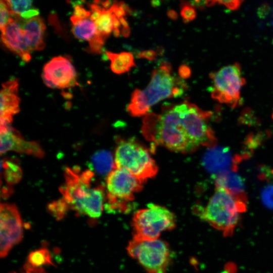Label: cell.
<instances>
[{
  "label": "cell",
  "instance_id": "1",
  "mask_svg": "<svg viewBox=\"0 0 273 273\" xmlns=\"http://www.w3.org/2000/svg\"><path fill=\"white\" fill-rule=\"evenodd\" d=\"M212 115L211 111L188 101L166 104L160 113L145 115L142 132L158 146L177 153H190L202 146H215L217 140L209 123Z\"/></svg>",
  "mask_w": 273,
  "mask_h": 273
},
{
  "label": "cell",
  "instance_id": "2",
  "mask_svg": "<svg viewBox=\"0 0 273 273\" xmlns=\"http://www.w3.org/2000/svg\"><path fill=\"white\" fill-rule=\"evenodd\" d=\"M94 173L88 169L66 168L65 183L60 188L63 199L69 208L93 218L101 216L105 193L102 186H93Z\"/></svg>",
  "mask_w": 273,
  "mask_h": 273
},
{
  "label": "cell",
  "instance_id": "3",
  "mask_svg": "<svg viewBox=\"0 0 273 273\" xmlns=\"http://www.w3.org/2000/svg\"><path fill=\"white\" fill-rule=\"evenodd\" d=\"M186 87L185 82L172 75L170 63L163 61L152 72L147 87L133 92L127 111L134 117L145 115L161 100L182 95Z\"/></svg>",
  "mask_w": 273,
  "mask_h": 273
},
{
  "label": "cell",
  "instance_id": "4",
  "mask_svg": "<svg viewBox=\"0 0 273 273\" xmlns=\"http://www.w3.org/2000/svg\"><path fill=\"white\" fill-rule=\"evenodd\" d=\"M195 209V212L202 220L221 231L226 236L234 232L240 213L247 210L228 192L219 187H215V192L206 206Z\"/></svg>",
  "mask_w": 273,
  "mask_h": 273
},
{
  "label": "cell",
  "instance_id": "5",
  "mask_svg": "<svg viewBox=\"0 0 273 273\" xmlns=\"http://www.w3.org/2000/svg\"><path fill=\"white\" fill-rule=\"evenodd\" d=\"M114 158L115 168L124 169L143 181L158 172L149 151L133 138L118 140Z\"/></svg>",
  "mask_w": 273,
  "mask_h": 273
},
{
  "label": "cell",
  "instance_id": "6",
  "mask_svg": "<svg viewBox=\"0 0 273 273\" xmlns=\"http://www.w3.org/2000/svg\"><path fill=\"white\" fill-rule=\"evenodd\" d=\"M176 224L174 214L166 207L150 203L133 215V239L152 240L159 239L161 233L173 229Z\"/></svg>",
  "mask_w": 273,
  "mask_h": 273
},
{
  "label": "cell",
  "instance_id": "7",
  "mask_svg": "<svg viewBox=\"0 0 273 273\" xmlns=\"http://www.w3.org/2000/svg\"><path fill=\"white\" fill-rule=\"evenodd\" d=\"M143 182L124 169L114 168L106 178V209L120 212L129 210V204L135 194L142 190Z\"/></svg>",
  "mask_w": 273,
  "mask_h": 273
},
{
  "label": "cell",
  "instance_id": "8",
  "mask_svg": "<svg viewBox=\"0 0 273 273\" xmlns=\"http://www.w3.org/2000/svg\"><path fill=\"white\" fill-rule=\"evenodd\" d=\"M210 77L212 83L210 89L212 99L232 108L241 104V92L246 80L239 63L221 67L211 72Z\"/></svg>",
  "mask_w": 273,
  "mask_h": 273
},
{
  "label": "cell",
  "instance_id": "9",
  "mask_svg": "<svg viewBox=\"0 0 273 273\" xmlns=\"http://www.w3.org/2000/svg\"><path fill=\"white\" fill-rule=\"evenodd\" d=\"M126 250L147 273H166L171 258L168 244L159 239L140 240L132 238Z\"/></svg>",
  "mask_w": 273,
  "mask_h": 273
},
{
  "label": "cell",
  "instance_id": "10",
  "mask_svg": "<svg viewBox=\"0 0 273 273\" xmlns=\"http://www.w3.org/2000/svg\"><path fill=\"white\" fill-rule=\"evenodd\" d=\"M0 229V254L1 257L4 258L23 238V223L15 205L1 204Z\"/></svg>",
  "mask_w": 273,
  "mask_h": 273
},
{
  "label": "cell",
  "instance_id": "11",
  "mask_svg": "<svg viewBox=\"0 0 273 273\" xmlns=\"http://www.w3.org/2000/svg\"><path fill=\"white\" fill-rule=\"evenodd\" d=\"M42 78L48 87L65 88L78 85L77 73L70 60L64 56L53 58L47 63L42 72Z\"/></svg>",
  "mask_w": 273,
  "mask_h": 273
},
{
  "label": "cell",
  "instance_id": "12",
  "mask_svg": "<svg viewBox=\"0 0 273 273\" xmlns=\"http://www.w3.org/2000/svg\"><path fill=\"white\" fill-rule=\"evenodd\" d=\"M22 20L20 16L14 14L12 20L1 31V38L5 47L23 61L28 62L31 59V50L22 27Z\"/></svg>",
  "mask_w": 273,
  "mask_h": 273
},
{
  "label": "cell",
  "instance_id": "13",
  "mask_svg": "<svg viewBox=\"0 0 273 273\" xmlns=\"http://www.w3.org/2000/svg\"><path fill=\"white\" fill-rule=\"evenodd\" d=\"M10 151L37 157L44 155L43 151L38 143L26 141L10 125H1V153Z\"/></svg>",
  "mask_w": 273,
  "mask_h": 273
},
{
  "label": "cell",
  "instance_id": "14",
  "mask_svg": "<svg viewBox=\"0 0 273 273\" xmlns=\"http://www.w3.org/2000/svg\"><path fill=\"white\" fill-rule=\"evenodd\" d=\"M70 20L74 36L79 40L88 42V52L100 54L106 39L99 34L90 16L79 17L72 15Z\"/></svg>",
  "mask_w": 273,
  "mask_h": 273
},
{
  "label": "cell",
  "instance_id": "15",
  "mask_svg": "<svg viewBox=\"0 0 273 273\" xmlns=\"http://www.w3.org/2000/svg\"><path fill=\"white\" fill-rule=\"evenodd\" d=\"M18 81L11 79L2 84L1 91V125H10L13 116L20 111Z\"/></svg>",
  "mask_w": 273,
  "mask_h": 273
},
{
  "label": "cell",
  "instance_id": "16",
  "mask_svg": "<svg viewBox=\"0 0 273 273\" xmlns=\"http://www.w3.org/2000/svg\"><path fill=\"white\" fill-rule=\"evenodd\" d=\"M203 158V164L210 172L218 173L229 169L237 170L238 164L242 160L241 156L233 157L226 148L211 147Z\"/></svg>",
  "mask_w": 273,
  "mask_h": 273
},
{
  "label": "cell",
  "instance_id": "17",
  "mask_svg": "<svg viewBox=\"0 0 273 273\" xmlns=\"http://www.w3.org/2000/svg\"><path fill=\"white\" fill-rule=\"evenodd\" d=\"M237 170L223 171L215 175V187L223 188L228 192L235 200L247 209V197L244 184Z\"/></svg>",
  "mask_w": 273,
  "mask_h": 273
},
{
  "label": "cell",
  "instance_id": "18",
  "mask_svg": "<svg viewBox=\"0 0 273 273\" xmlns=\"http://www.w3.org/2000/svg\"><path fill=\"white\" fill-rule=\"evenodd\" d=\"M22 27L28 45L32 51H40L45 47L44 35L46 25L38 15L28 19H23Z\"/></svg>",
  "mask_w": 273,
  "mask_h": 273
},
{
  "label": "cell",
  "instance_id": "19",
  "mask_svg": "<svg viewBox=\"0 0 273 273\" xmlns=\"http://www.w3.org/2000/svg\"><path fill=\"white\" fill-rule=\"evenodd\" d=\"M105 52L111 61V69L116 74H120L128 72L135 66L133 56L129 52L115 53L107 51Z\"/></svg>",
  "mask_w": 273,
  "mask_h": 273
},
{
  "label": "cell",
  "instance_id": "20",
  "mask_svg": "<svg viewBox=\"0 0 273 273\" xmlns=\"http://www.w3.org/2000/svg\"><path fill=\"white\" fill-rule=\"evenodd\" d=\"M91 161L93 169L100 174H108L115 168L114 158L110 152L105 150L95 153Z\"/></svg>",
  "mask_w": 273,
  "mask_h": 273
},
{
  "label": "cell",
  "instance_id": "21",
  "mask_svg": "<svg viewBox=\"0 0 273 273\" xmlns=\"http://www.w3.org/2000/svg\"><path fill=\"white\" fill-rule=\"evenodd\" d=\"M52 261L49 250L41 248L30 252L26 263L34 267H42L43 265H54Z\"/></svg>",
  "mask_w": 273,
  "mask_h": 273
},
{
  "label": "cell",
  "instance_id": "22",
  "mask_svg": "<svg viewBox=\"0 0 273 273\" xmlns=\"http://www.w3.org/2000/svg\"><path fill=\"white\" fill-rule=\"evenodd\" d=\"M2 166L4 178L8 184H15L20 180L22 171L17 164L10 161H4L2 162Z\"/></svg>",
  "mask_w": 273,
  "mask_h": 273
},
{
  "label": "cell",
  "instance_id": "23",
  "mask_svg": "<svg viewBox=\"0 0 273 273\" xmlns=\"http://www.w3.org/2000/svg\"><path fill=\"white\" fill-rule=\"evenodd\" d=\"M7 1L13 13L20 16L33 9L32 7L33 0H7Z\"/></svg>",
  "mask_w": 273,
  "mask_h": 273
},
{
  "label": "cell",
  "instance_id": "24",
  "mask_svg": "<svg viewBox=\"0 0 273 273\" xmlns=\"http://www.w3.org/2000/svg\"><path fill=\"white\" fill-rule=\"evenodd\" d=\"M0 28L2 31L10 23L15 14L12 11L7 0H1Z\"/></svg>",
  "mask_w": 273,
  "mask_h": 273
},
{
  "label": "cell",
  "instance_id": "25",
  "mask_svg": "<svg viewBox=\"0 0 273 273\" xmlns=\"http://www.w3.org/2000/svg\"><path fill=\"white\" fill-rule=\"evenodd\" d=\"M68 208L67 204L63 199L55 201L49 206V210L57 219H60L64 216Z\"/></svg>",
  "mask_w": 273,
  "mask_h": 273
},
{
  "label": "cell",
  "instance_id": "26",
  "mask_svg": "<svg viewBox=\"0 0 273 273\" xmlns=\"http://www.w3.org/2000/svg\"><path fill=\"white\" fill-rule=\"evenodd\" d=\"M244 0H206L208 6H212L216 3L222 5L232 10H237Z\"/></svg>",
  "mask_w": 273,
  "mask_h": 273
},
{
  "label": "cell",
  "instance_id": "27",
  "mask_svg": "<svg viewBox=\"0 0 273 273\" xmlns=\"http://www.w3.org/2000/svg\"><path fill=\"white\" fill-rule=\"evenodd\" d=\"M261 199L267 207L273 209V185L264 188L261 193Z\"/></svg>",
  "mask_w": 273,
  "mask_h": 273
},
{
  "label": "cell",
  "instance_id": "28",
  "mask_svg": "<svg viewBox=\"0 0 273 273\" xmlns=\"http://www.w3.org/2000/svg\"><path fill=\"white\" fill-rule=\"evenodd\" d=\"M181 15L185 21L188 22L195 18L196 13L193 7L186 5L182 7Z\"/></svg>",
  "mask_w": 273,
  "mask_h": 273
},
{
  "label": "cell",
  "instance_id": "29",
  "mask_svg": "<svg viewBox=\"0 0 273 273\" xmlns=\"http://www.w3.org/2000/svg\"><path fill=\"white\" fill-rule=\"evenodd\" d=\"M10 273H47L42 267H34L27 263L24 266V271L21 272L12 271Z\"/></svg>",
  "mask_w": 273,
  "mask_h": 273
},
{
  "label": "cell",
  "instance_id": "30",
  "mask_svg": "<svg viewBox=\"0 0 273 273\" xmlns=\"http://www.w3.org/2000/svg\"><path fill=\"white\" fill-rule=\"evenodd\" d=\"M157 55L158 53L154 50H147L140 52L139 57L150 60H155Z\"/></svg>",
  "mask_w": 273,
  "mask_h": 273
},
{
  "label": "cell",
  "instance_id": "31",
  "mask_svg": "<svg viewBox=\"0 0 273 273\" xmlns=\"http://www.w3.org/2000/svg\"><path fill=\"white\" fill-rule=\"evenodd\" d=\"M191 70L190 67L186 65H181L178 69V73L180 76L184 79L189 78L191 75Z\"/></svg>",
  "mask_w": 273,
  "mask_h": 273
},
{
  "label": "cell",
  "instance_id": "32",
  "mask_svg": "<svg viewBox=\"0 0 273 273\" xmlns=\"http://www.w3.org/2000/svg\"><path fill=\"white\" fill-rule=\"evenodd\" d=\"M272 118L273 119V112H272Z\"/></svg>",
  "mask_w": 273,
  "mask_h": 273
}]
</instances>
